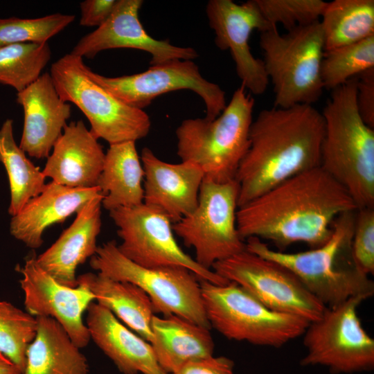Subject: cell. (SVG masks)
<instances>
[{
  "instance_id": "6da1fadb",
  "label": "cell",
  "mask_w": 374,
  "mask_h": 374,
  "mask_svg": "<svg viewBox=\"0 0 374 374\" xmlns=\"http://www.w3.org/2000/svg\"><path fill=\"white\" fill-rule=\"evenodd\" d=\"M356 210L347 190L319 166L239 206L237 229L244 240H267L280 249L303 242L313 249L330 238L339 215Z\"/></svg>"
},
{
  "instance_id": "7a4b0ae2",
  "label": "cell",
  "mask_w": 374,
  "mask_h": 374,
  "mask_svg": "<svg viewBox=\"0 0 374 374\" xmlns=\"http://www.w3.org/2000/svg\"><path fill=\"white\" fill-rule=\"evenodd\" d=\"M323 134L322 114L312 105L260 112L252 121L249 146L235 178L238 207L298 174L319 167Z\"/></svg>"
},
{
  "instance_id": "3957f363",
  "label": "cell",
  "mask_w": 374,
  "mask_h": 374,
  "mask_svg": "<svg viewBox=\"0 0 374 374\" xmlns=\"http://www.w3.org/2000/svg\"><path fill=\"white\" fill-rule=\"evenodd\" d=\"M356 211L339 215L330 238L310 250L285 253L255 237L245 240L246 250L287 267L326 308L354 297L366 300L374 294V283L356 267L351 255Z\"/></svg>"
},
{
  "instance_id": "277c9868",
  "label": "cell",
  "mask_w": 374,
  "mask_h": 374,
  "mask_svg": "<svg viewBox=\"0 0 374 374\" xmlns=\"http://www.w3.org/2000/svg\"><path fill=\"white\" fill-rule=\"evenodd\" d=\"M356 89L355 77L332 90L321 112L320 167L347 190L359 209L374 208V129L359 114Z\"/></svg>"
},
{
  "instance_id": "5b68a950",
  "label": "cell",
  "mask_w": 374,
  "mask_h": 374,
  "mask_svg": "<svg viewBox=\"0 0 374 374\" xmlns=\"http://www.w3.org/2000/svg\"><path fill=\"white\" fill-rule=\"evenodd\" d=\"M253 106L254 99L241 85L215 118L183 121L175 131L181 161L195 164L213 182L235 180L249 146Z\"/></svg>"
},
{
  "instance_id": "8992f818",
  "label": "cell",
  "mask_w": 374,
  "mask_h": 374,
  "mask_svg": "<svg viewBox=\"0 0 374 374\" xmlns=\"http://www.w3.org/2000/svg\"><path fill=\"white\" fill-rule=\"evenodd\" d=\"M259 45L274 107L312 105L321 97L323 85L321 65L324 42L320 21L298 26L285 34L277 28L260 33Z\"/></svg>"
},
{
  "instance_id": "52a82bcc",
  "label": "cell",
  "mask_w": 374,
  "mask_h": 374,
  "mask_svg": "<svg viewBox=\"0 0 374 374\" xmlns=\"http://www.w3.org/2000/svg\"><path fill=\"white\" fill-rule=\"evenodd\" d=\"M199 283L211 327L229 339L278 348L303 335L309 324L301 317L267 308L233 282Z\"/></svg>"
},
{
  "instance_id": "ba28073f",
  "label": "cell",
  "mask_w": 374,
  "mask_h": 374,
  "mask_svg": "<svg viewBox=\"0 0 374 374\" xmlns=\"http://www.w3.org/2000/svg\"><path fill=\"white\" fill-rule=\"evenodd\" d=\"M50 75L60 97L82 111L98 139L112 145L136 142L148 134L151 122L146 112L125 104L96 83L82 57L64 55L52 64Z\"/></svg>"
},
{
  "instance_id": "9c48e42d",
  "label": "cell",
  "mask_w": 374,
  "mask_h": 374,
  "mask_svg": "<svg viewBox=\"0 0 374 374\" xmlns=\"http://www.w3.org/2000/svg\"><path fill=\"white\" fill-rule=\"evenodd\" d=\"M89 265L107 278L139 287L150 297L155 314L177 315L211 330L199 279L189 269L141 267L124 256L114 240L98 246Z\"/></svg>"
},
{
  "instance_id": "30bf717a",
  "label": "cell",
  "mask_w": 374,
  "mask_h": 374,
  "mask_svg": "<svg viewBox=\"0 0 374 374\" xmlns=\"http://www.w3.org/2000/svg\"><path fill=\"white\" fill-rule=\"evenodd\" d=\"M238 195L235 180L216 183L204 178L197 207L172 224L174 233L194 249V259L206 269L246 249L237 229Z\"/></svg>"
},
{
  "instance_id": "8fae6325",
  "label": "cell",
  "mask_w": 374,
  "mask_h": 374,
  "mask_svg": "<svg viewBox=\"0 0 374 374\" xmlns=\"http://www.w3.org/2000/svg\"><path fill=\"white\" fill-rule=\"evenodd\" d=\"M362 297L351 298L309 323L303 335L306 355L303 366L322 365L332 373L370 371L374 366V339L363 328L357 314Z\"/></svg>"
},
{
  "instance_id": "7c38bea8",
  "label": "cell",
  "mask_w": 374,
  "mask_h": 374,
  "mask_svg": "<svg viewBox=\"0 0 374 374\" xmlns=\"http://www.w3.org/2000/svg\"><path fill=\"white\" fill-rule=\"evenodd\" d=\"M109 213L122 240L118 248L133 262L146 268L182 267L199 280L220 285L228 283L182 250L175 238L172 222L160 211L143 203Z\"/></svg>"
},
{
  "instance_id": "4fadbf2b",
  "label": "cell",
  "mask_w": 374,
  "mask_h": 374,
  "mask_svg": "<svg viewBox=\"0 0 374 374\" xmlns=\"http://www.w3.org/2000/svg\"><path fill=\"white\" fill-rule=\"evenodd\" d=\"M211 269L274 311L310 323L319 319L326 308L287 267L246 249L215 263Z\"/></svg>"
},
{
  "instance_id": "5bb4252c",
  "label": "cell",
  "mask_w": 374,
  "mask_h": 374,
  "mask_svg": "<svg viewBox=\"0 0 374 374\" xmlns=\"http://www.w3.org/2000/svg\"><path fill=\"white\" fill-rule=\"evenodd\" d=\"M88 73L116 98L139 109L162 94L181 89L191 90L201 97L208 120L218 116L226 106L224 91L204 78L193 60H171L152 65L141 73L118 77H106L89 67Z\"/></svg>"
},
{
  "instance_id": "9a60e30c",
  "label": "cell",
  "mask_w": 374,
  "mask_h": 374,
  "mask_svg": "<svg viewBox=\"0 0 374 374\" xmlns=\"http://www.w3.org/2000/svg\"><path fill=\"white\" fill-rule=\"evenodd\" d=\"M206 13L215 35V44L220 50H229L241 85L255 95L265 93L269 81L262 60L251 53L249 38L254 30L262 33L277 28L265 19L255 0L241 4L232 0H210Z\"/></svg>"
},
{
  "instance_id": "2e32d148",
  "label": "cell",
  "mask_w": 374,
  "mask_h": 374,
  "mask_svg": "<svg viewBox=\"0 0 374 374\" xmlns=\"http://www.w3.org/2000/svg\"><path fill=\"white\" fill-rule=\"evenodd\" d=\"M15 269L21 275L19 284L26 312L55 319L78 347H86L91 339L83 314L95 301L92 292L82 285L71 287L57 282L39 266L35 254Z\"/></svg>"
},
{
  "instance_id": "e0dca14e",
  "label": "cell",
  "mask_w": 374,
  "mask_h": 374,
  "mask_svg": "<svg viewBox=\"0 0 374 374\" xmlns=\"http://www.w3.org/2000/svg\"><path fill=\"white\" fill-rule=\"evenodd\" d=\"M143 3L142 0H118L107 20L82 37L70 53L91 59L107 49L134 48L149 53L151 66L175 59L193 60L199 56L193 48L177 46L150 36L139 20Z\"/></svg>"
},
{
  "instance_id": "ac0fdd59",
  "label": "cell",
  "mask_w": 374,
  "mask_h": 374,
  "mask_svg": "<svg viewBox=\"0 0 374 374\" xmlns=\"http://www.w3.org/2000/svg\"><path fill=\"white\" fill-rule=\"evenodd\" d=\"M140 158L144 170L143 204L162 213L172 223L195 210L204 177L197 166L163 161L147 147Z\"/></svg>"
},
{
  "instance_id": "d6986e66",
  "label": "cell",
  "mask_w": 374,
  "mask_h": 374,
  "mask_svg": "<svg viewBox=\"0 0 374 374\" xmlns=\"http://www.w3.org/2000/svg\"><path fill=\"white\" fill-rule=\"evenodd\" d=\"M24 110L19 147L30 157L47 158L71 114V105L58 95L49 73L17 93Z\"/></svg>"
},
{
  "instance_id": "ffe728a7",
  "label": "cell",
  "mask_w": 374,
  "mask_h": 374,
  "mask_svg": "<svg viewBox=\"0 0 374 374\" xmlns=\"http://www.w3.org/2000/svg\"><path fill=\"white\" fill-rule=\"evenodd\" d=\"M52 150L42 170L46 178L69 188L97 186L105 153L82 120L66 124Z\"/></svg>"
},
{
  "instance_id": "44dd1931",
  "label": "cell",
  "mask_w": 374,
  "mask_h": 374,
  "mask_svg": "<svg viewBox=\"0 0 374 374\" xmlns=\"http://www.w3.org/2000/svg\"><path fill=\"white\" fill-rule=\"evenodd\" d=\"M102 199L100 194L87 202L57 240L36 257L39 266L61 284L76 287L78 267L96 251L102 224Z\"/></svg>"
},
{
  "instance_id": "7402d4cb",
  "label": "cell",
  "mask_w": 374,
  "mask_h": 374,
  "mask_svg": "<svg viewBox=\"0 0 374 374\" xmlns=\"http://www.w3.org/2000/svg\"><path fill=\"white\" fill-rule=\"evenodd\" d=\"M90 339L123 374H167L151 344L123 325L108 309L93 301L87 310Z\"/></svg>"
},
{
  "instance_id": "603a6c76",
  "label": "cell",
  "mask_w": 374,
  "mask_h": 374,
  "mask_svg": "<svg viewBox=\"0 0 374 374\" xmlns=\"http://www.w3.org/2000/svg\"><path fill=\"white\" fill-rule=\"evenodd\" d=\"M100 194L98 186L69 188L51 181L12 216L10 232L28 247L39 249L44 242L43 234L46 229L55 223L63 222Z\"/></svg>"
},
{
  "instance_id": "cb8c5ba5",
  "label": "cell",
  "mask_w": 374,
  "mask_h": 374,
  "mask_svg": "<svg viewBox=\"0 0 374 374\" xmlns=\"http://www.w3.org/2000/svg\"><path fill=\"white\" fill-rule=\"evenodd\" d=\"M150 344L156 359L167 374L174 373L188 361L213 355L210 329L177 315H154Z\"/></svg>"
},
{
  "instance_id": "d4e9b609",
  "label": "cell",
  "mask_w": 374,
  "mask_h": 374,
  "mask_svg": "<svg viewBox=\"0 0 374 374\" xmlns=\"http://www.w3.org/2000/svg\"><path fill=\"white\" fill-rule=\"evenodd\" d=\"M77 284L87 287L94 295L96 303L150 343L151 325L155 312L150 297L142 289L128 282L114 280L91 272L78 276Z\"/></svg>"
},
{
  "instance_id": "484cf974",
  "label": "cell",
  "mask_w": 374,
  "mask_h": 374,
  "mask_svg": "<svg viewBox=\"0 0 374 374\" xmlns=\"http://www.w3.org/2000/svg\"><path fill=\"white\" fill-rule=\"evenodd\" d=\"M36 318L37 332L22 374H88L87 357L62 326L51 317Z\"/></svg>"
},
{
  "instance_id": "4316f807",
  "label": "cell",
  "mask_w": 374,
  "mask_h": 374,
  "mask_svg": "<svg viewBox=\"0 0 374 374\" xmlns=\"http://www.w3.org/2000/svg\"><path fill=\"white\" fill-rule=\"evenodd\" d=\"M144 170L134 141L109 145L97 186L108 211L143 203Z\"/></svg>"
},
{
  "instance_id": "83f0119b",
  "label": "cell",
  "mask_w": 374,
  "mask_h": 374,
  "mask_svg": "<svg viewBox=\"0 0 374 374\" xmlns=\"http://www.w3.org/2000/svg\"><path fill=\"white\" fill-rule=\"evenodd\" d=\"M321 18L325 51L374 36L373 0L327 2Z\"/></svg>"
},
{
  "instance_id": "f1b7e54d",
  "label": "cell",
  "mask_w": 374,
  "mask_h": 374,
  "mask_svg": "<svg viewBox=\"0 0 374 374\" xmlns=\"http://www.w3.org/2000/svg\"><path fill=\"white\" fill-rule=\"evenodd\" d=\"M12 123V119H6L0 128V161L6 168L10 184L8 213L14 216L43 190L46 177L17 145Z\"/></svg>"
},
{
  "instance_id": "f546056e",
  "label": "cell",
  "mask_w": 374,
  "mask_h": 374,
  "mask_svg": "<svg viewBox=\"0 0 374 374\" xmlns=\"http://www.w3.org/2000/svg\"><path fill=\"white\" fill-rule=\"evenodd\" d=\"M51 51L47 43H21L0 47V83L23 91L42 75Z\"/></svg>"
},
{
  "instance_id": "4dcf8cb0",
  "label": "cell",
  "mask_w": 374,
  "mask_h": 374,
  "mask_svg": "<svg viewBox=\"0 0 374 374\" xmlns=\"http://www.w3.org/2000/svg\"><path fill=\"white\" fill-rule=\"evenodd\" d=\"M374 67V36L324 51L321 77L324 89L333 90Z\"/></svg>"
},
{
  "instance_id": "1f68e13d",
  "label": "cell",
  "mask_w": 374,
  "mask_h": 374,
  "mask_svg": "<svg viewBox=\"0 0 374 374\" xmlns=\"http://www.w3.org/2000/svg\"><path fill=\"white\" fill-rule=\"evenodd\" d=\"M37 318L0 299V353L24 371L26 351L36 335Z\"/></svg>"
},
{
  "instance_id": "d6a6232c",
  "label": "cell",
  "mask_w": 374,
  "mask_h": 374,
  "mask_svg": "<svg viewBox=\"0 0 374 374\" xmlns=\"http://www.w3.org/2000/svg\"><path fill=\"white\" fill-rule=\"evenodd\" d=\"M75 18L73 15L55 13L34 19H0V47L21 43H47Z\"/></svg>"
},
{
  "instance_id": "836d02e7",
  "label": "cell",
  "mask_w": 374,
  "mask_h": 374,
  "mask_svg": "<svg viewBox=\"0 0 374 374\" xmlns=\"http://www.w3.org/2000/svg\"><path fill=\"white\" fill-rule=\"evenodd\" d=\"M265 19L291 30L318 21L326 5L323 0H255Z\"/></svg>"
},
{
  "instance_id": "e575fe53",
  "label": "cell",
  "mask_w": 374,
  "mask_h": 374,
  "mask_svg": "<svg viewBox=\"0 0 374 374\" xmlns=\"http://www.w3.org/2000/svg\"><path fill=\"white\" fill-rule=\"evenodd\" d=\"M351 255L362 272L368 276L373 274L374 208H363L356 211Z\"/></svg>"
},
{
  "instance_id": "d590c367",
  "label": "cell",
  "mask_w": 374,
  "mask_h": 374,
  "mask_svg": "<svg viewBox=\"0 0 374 374\" xmlns=\"http://www.w3.org/2000/svg\"><path fill=\"white\" fill-rule=\"evenodd\" d=\"M356 78L357 111L363 121L374 129V67L361 73Z\"/></svg>"
},
{
  "instance_id": "8d00e7d4",
  "label": "cell",
  "mask_w": 374,
  "mask_h": 374,
  "mask_svg": "<svg viewBox=\"0 0 374 374\" xmlns=\"http://www.w3.org/2000/svg\"><path fill=\"white\" fill-rule=\"evenodd\" d=\"M233 362L213 355L187 362L172 374H233Z\"/></svg>"
},
{
  "instance_id": "74e56055",
  "label": "cell",
  "mask_w": 374,
  "mask_h": 374,
  "mask_svg": "<svg viewBox=\"0 0 374 374\" xmlns=\"http://www.w3.org/2000/svg\"><path fill=\"white\" fill-rule=\"evenodd\" d=\"M116 0H85L80 3L81 17L80 25L82 26H102L112 13Z\"/></svg>"
},
{
  "instance_id": "f35d334b",
  "label": "cell",
  "mask_w": 374,
  "mask_h": 374,
  "mask_svg": "<svg viewBox=\"0 0 374 374\" xmlns=\"http://www.w3.org/2000/svg\"><path fill=\"white\" fill-rule=\"evenodd\" d=\"M0 374H22L21 369L0 353Z\"/></svg>"
}]
</instances>
